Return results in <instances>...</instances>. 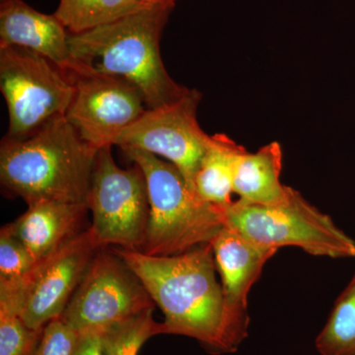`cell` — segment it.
I'll return each instance as SVG.
<instances>
[{
  "instance_id": "cell-4",
  "label": "cell",
  "mask_w": 355,
  "mask_h": 355,
  "mask_svg": "<svg viewBox=\"0 0 355 355\" xmlns=\"http://www.w3.org/2000/svg\"><path fill=\"white\" fill-rule=\"evenodd\" d=\"M123 150L141 168L148 188L150 214L141 253L175 256L211 242L224 227L223 209L191 190L172 163L139 149Z\"/></svg>"
},
{
  "instance_id": "cell-23",
  "label": "cell",
  "mask_w": 355,
  "mask_h": 355,
  "mask_svg": "<svg viewBox=\"0 0 355 355\" xmlns=\"http://www.w3.org/2000/svg\"><path fill=\"white\" fill-rule=\"evenodd\" d=\"M74 355H106L103 347L100 333H88L80 335Z\"/></svg>"
},
{
  "instance_id": "cell-24",
  "label": "cell",
  "mask_w": 355,
  "mask_h": 355,
  "mask_svg": "<svg viewBox=\"0 0 355 355\" xmlns=\"http://www.w3.org/2000/svg\"><path fill=\"white\" fill-rule=\"evenodd\" d=\"M148 4H170V6H175L176 0H144Z\"/></svg>"
},
{
  "instance_id": "cell-22",
  "label": "cell",
  "mask_w": 355,
  "mask_h": 355,
  "mask_svg": "<svg viewBox=\"0 0 355 355\" xmlns=\"http://www.w3.org/2000/svg\"><path fill=\"white\" fill-rule=\"evenodd\" d=\"M80 335L60 318L44 327L29 355H74Z\"/></svg>"
},
{
  "instance_id": "cell-16",
  "label": "cell",
  "mask_w": 355,
  "mask_h": 355,
  "mask_svg": "<svg viewBox=\"0 0 355 355\" xmlns=\"http://www.w3.org/2000/svg\"><path fill=\"white\" fill-rule=\"evenodd\" d=\"M246 153L244 147L227 135L218 133L210 137L195 180L198 196L220 209L234 202L232 193L236 170Z\"/></svg>"
},
{
  "instance_id": "cell-13",
  "label": "cell",
  "mask_w": 355,
  "mask_h": 355,
  "mask_svg": "<svg viewBox=\"0 0 355 355\" xmlns=\"http://www.w3.org/2000/svg\"><path fill=\"white\" fill-rule=\"evenodd\" d=\"M69 34L55 14L39 12L23 0H0V48L15 46L34 51L71 80L97 72L74 58Z\"/></svg>"
},
{
  "instance_id": "cell-15",
  "label": "cell",
  "mask_w": 355,
  "mask_h": 355,
  "mask_svg": "<svg viewBox=\"0 0 355 355\" xmlns=\"http://www.w3.org/2000/svg\"><path fill=\"white\" fill-rule=\"evenodd\" d=\"M282 146L273 141L257 153H247L240 159L233 191L239 200L250 205H275L286 202L292 188L280 181L282 171Z\"/></svg>"
},
{
  "instance_id": "cell-18",
  "label": "cell",
  "mask_w": 355,
  "mask_h": 355,
  "mask_svg": "<svg viewBox=\"0 0 355 355\" xmlns=\"http://www.w3.org/2000/svg\"><path fill=\"white\" fill-rule=\"evenodd\" d=\"M146 6L144 0H60L53 14L70 34H78L114 22Z\"/></svg>"
},
{
  "instance_id": "cell-21",
  "label": "cell",
  "mask_w": 355,
  "mask_h": 355,
  "mask_svg": "<svg viewBox=\"0 0 355 355\" xmlns=\"http://www.w3.org/2000/svg\"><path fill=\"white\" fill-rule=\"evenodd\" d=\"M42 331L30 329L18 313L0 309V355H29Z\"/></svg>"
},
{
  "instance_id": "cell-11",
  "label": "cell",
  "mask_w": 355,
  "mask_h": 355,
  "mask_svg": "<svg viewBox=\"0 0 355 355\" xmlns=\"http://www.w3.org/2000/svg\"><path fill=\"white\" fill-rule=\"evenodd\" d=\"M101 248L89 228L39 261L21 297L20 317L30 329L43 330L62 316Z\"/></svg>"
},
{
  "instance_id": "cell-10",
  "label": "cell",
  "mask_w": 355,
  "mask_h": 355,
  "mask_svg": "<svg viewBox=\"0 0 355 355\" xmlns=\"http://www.w3.org/2000/svg\"><path fill=\"white\" fill-rule=\"evenodd\" d=\"M72 83L73 99L65 118L98 150L116 146L121 133L147 110L139 89L121 77L95 72L76 76Z\"/></svg>"
},
{
  "instance_id": "cell-5",
  "label": "cell",
  "mask_w": 355,
  "mask_h": 355,
  "mask_svg": "<svg viewBox=\"0 0 355 355\" xmlns=\"http://www.w3.org/2000/svg\"><path fill=\"white\" fill-rule=\"evenodd\" d=\"M223 218L224 225L259 246L298 247L331 259L355 257L354 240L294 189L286 202L275 205L234 200L224 207Z\"/></svg>"
},
{
  "instance_id": "cell-20",
  "label": "cell",
  "mask_w": 355,
  "mask_h": 355,
  "mask_svg": "<svg viewBox=\"0 0 355 355\" xmlns=\"http://www.w3.org/2000/svg\"><path fill=\"white\" fill-rule=\"evenodd\" d=\"M148 309L100 331L106 355H137L140 347L151 336L163 334L162 323Z\"/></svg>"
},
{
  "instance_id": "cell-12",
  "label": "cell",
  "mask_w": 355,
  "mask_h": 355,
  "mask_svg": "<svg viewBox=\"0 0 355 355\" xmlns=\"http://www.w3.org/2000/svg\"><path fill=\"white\" fill-rule=\"evenodd\" d=\"M210 245L221 279L226 328L231 345L237 352L249 335L250 291L277 250L259 246L225 225Z\"/></svg>"
},
{
  "instance_id": "cell-9",
  "label": "cell",
  "mask_w": 355,
  "mask_h": 355,
  "mask_svg": "<svg viewBox=\"0 0 355 355\" xmlns=\"http://www.w3.org/2000/svg\"><path fill=\"white\" fill-rule=\"evenodd\" d=\"M202 94L196 89L164 105L147 109L116 140L121 149H139L164 157L176 166L191 190L210 135L198 125Z\"/></svg>"
},
{
  "instance_id": "cell-8",
  "label": "cell",
  "mask_w": 355,
  "mask_h": 355,
  "mask_svg": "<svg viewBox=\"0 0 355 355\" xmlns=\"http://www.w3.org/2000/svg\"><path fill=\"white\" fill-rule=\"evenodd\" d=\"M155 303L137 275L111 248H101L60 319L79 335L100 333Z\"/></svg>"
},
{
  "instance_id": "cell-3",
  "label": "cell",
  "mask_w": 355,
  "mask_h": 355,
  "mask_svg": "<svg viewBox=\"0 0 355 355\" xmlns=\"http://www.w3.org/2000/svg\"><path fill=\"white\" fill-rule=\"evenodd\" d=\"M174 6L148 4L114 22L69 34L70 50L95 71L137 86L147 109L174 101L189 91L173 80L161 58V37Z\"/></svg>"
},
{
  "instance_id": "cell-2",
  "label": "cell",
  "mask_w": 355,
  "mask_h": 355,
  "mask_svg": "<svg viewBox=\"0 0 355 355\" xmlns=\"http://www.w3.org/2000/svg\"><path fill=\"white\" fill-rule=\"evenodd\" d=\"M98 149L65 116L0 144V181L28 205L40 200L86 203Z\"/></svg>"
},
{
  "instance_id": "cell-14",
  "label": "cell",
  "mask_w": 355,
  "mask_h": 355,
  "mask_svg": "<svg viewBox=\"0 0 355 355\" xmlns=\"http://www.w3.org/2000/svg\"><path fill=\"white\" fill-rule=\"evenodd\" d=\"M86 203L40 200L28 205L22 216L3 226L37 261H43L83 231Z\"/></svg>"
},
{
  "instance_id": "cell-1",
  "label": "cell",
  "mask_w": 355,
  "mask_h": 355,
  "mask_svg": "<svg viewBox=\"0 0 355 355\" xmlns=\"http://www.w3.org/2000/svg\"><path fill=\"white\" fill-rule=\"evenodd\" d=\"M109 248L137 275L162 311L163 334L195 338L211 354L235 352L226 328L222 287L210 243L164 257Z\"/></svg>"
},
{
  "instance_id": "cell-17",
  "label": "cell",
  "mask_w": 355,
  "mask_h": 355,
  "mask_svg": "<svg viewBox=\"0 0 355 355\" xmlns=\"http://www.w3.org/2000/svg\"><path fill=\"white\" fill-rule=\"evenodd\" d=\"M39 261L3 227L0 231V307L20 314L21 297Z\"/></svg>"
},
{
  "instance_id": "cell-7",
  "label": "cell",
  "mask_w": 355,
  "mask_h": 355,
  "mask_svg": "<svg viewBox=\"0 0 355 355\" xmlns=\"http://www.w3.org/2000/svg\"><path fill=\"white\" fill-rule=\"evenodd\" d=\"M0 89L8 109L9 137H24L65 116L74 95L73 83L64 72L15 46L0 48Z\"/></svg>"
},
{
  "instance_id": "cell-6",
  "label": "cell",
  "mask_w": 355,
  "mask_h": 355,
  "mask_svg": "<svg viewBox=\"0 0 355 355\" xmlns=\"http://www.w3.org/2000/svg\"><path fill=\"white\" fill-rule=\"evenodd\" d=\"M111 148L96 155L87 197L90 229L102 248L141 252L150 214L146 176L139 165L119 167Z\"/></svg>"
},
{
  "instance_id": "cell-19",
  "label": "cell",
  "mask_w": 355,
  "mask_h": 355,
  "mask_svg": "<svg viewBox=\"0 0 355 355\" xmlns=\"http://www.w3.org/2000/svg\"><path fill=\"white\" fill-rule=\"evenodd\" d=\"M315 345L321 355H355V272L336 299Z\"/></svg>"
}]
</instances>
